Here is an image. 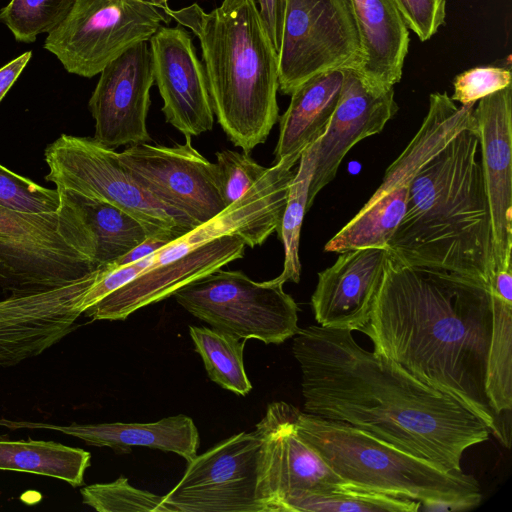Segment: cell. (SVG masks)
Listing matches in <instances>:
<instances>
[{
	"mask_svg": "<svg viewBox=\"0 0 512 512\" xmlns=\"http://www.w3.org/2000/svg\"><path fill=\"white\" fill-rule=\"evenodd\" d=\"M292 352L306 413L345 422L453 471L462 470L465 450L489 439L490 429L461 403L365 350L349 329L300 328Z\"/></svg>",
	"mask_w": 512,
	"mask_h": 512,
	"instance_id": "cell-1",
	"label": "cell"
},
{
	"mask_svg": "<svg viewBox=\"0 0 512 512\" xmlns=\"http://www.w3.org/2000/svg\"><path fill=\"white\" fill-rule=\"evenodd\" d=\"M492 323L487 283L406 265L389 253L361 332L372 341L373 351L461 403L499 437L486 391Z\"/></svg>",
	"mask_w": 512,
	"mask_h": 512,
	"instance_id": "cell-2",
	"label": "cell"
},
{
	"mask_svg": "<svg viewBox=\"0 0 512 512\" xmlns=\"http://www.w3.org/2000/svg\"><path fill=\"white\" fill-rule=\"evenodd\" d=\"M479 155L474 123L419 169L388 241L390 255L406 265L457 272L490 286L492 227Z\"/></svg>",
	"mask_w": 512,
	"mask_h": 512,
	"instance_id": "cell-3",
	"label": "cell"
},
{
	"mask_svg": "<svg viewBox=\"0 0 512 512\" xmlns=\"http://www.w3.org/2000/svg\"><path fill=\"white\" fill-rule=\"evenodd\" d=\"M169 13L198 38L214 115L244 152L266 141L279 118L278 53L254 0L197 3Z\"/></svg>",
	"mask_w": 512,
	"mask_h": 512,
	"instance_id": "cell-4",
	"label": "cell"
},
{
	"mask_svg": "<svg viewBox=\"0 0 512 512\" xmlns=\"http://www.w3.org/2000/svg\"><path fill=\"white\" fill-rule=\"evenodd\" d=\"M296 427L347 485L416 500L423 505L420 510H468L481 502L472 475L412 455L350 424L298 409Z\"/></svg>",
	"mask_w": 512,
	"mask_h": 512,
	"instance_id": "cell-5",
	"label": "cell"
},
{
	"mask_svg": "<svg viewBox=\"0 0 512 512\" xmlns=\"http://www.w3.org/2000/svg\"><path fill=\"white\" fill-rule=\"evenodd\" d=\"M60 192L55 211L0 206V282L7 292L54 289L102 268L96 264L94 237L82 209L70 192Z\"/></svg>",
	"mask_w": 512,
	"mask_h": 512,
	"instance_id": "cell-6",
	"label": "cell"
},
{
	"mask_svg": "<svg viewBox=\"0 0 512 512\" xmlns=\"http://www.w3.org/2000/svg\"><path fill=\"white\" fill-rule=\"evenodd\" d=\"M474 123V105L458 106L446 92L432 93L419 130L387 168L381 185L370 199L325 244V251L343 253L366 247L387 248L404 215L410 184L419 169Z\"/></svg>",
	"mask_w": 512,
	"mask_h": 512,
	"instance_id": "cell-7",
	"label": "cell"
},
{
	"mask_svg": "<svg viewBox=\"0 0 512 512\" xmlns=\"http://www.w3.org/2000/svg\"><path fill=\"white\" fill-rule=\"evenodd\" d=\"M45 179L57 189L112 204L138 219L151 235L179 237L195 226L142 187L118 152L94 137L60 135L44 151Z\"/></svg>",
	"mask_w": 512,
	"mask_h": 512,
	"instance_id": "cell-8",
	"label": "cell"
},
{
	"mask_svg": "<svg viewBox=\"0 0 512 512\" xmlns=\"http://www.w3.org/2000/svg\"><path fill=\"white\" fill-rule=\"evenodd\" d=\"M276 278L256 282L242 271L221 268L174 292L176 301L212 328L238 339L281 344L298 326V305Z\"/></svg>",
	"mask_w": 512,
	"mask_h": 512,
	"instance_id": "cell-9",
	"label": "cell"
},
{
	"mask_svg": "<svg viewBox=\"0 0 512 512\" xmlns=\"http://www.w3.org/2000/svg\"><path fill=\"white\" fill-rule=\"evenodd\" d=\"M169 0H75L44 42L67 72L91 78L172 20Z\"/></svg>",
	"mask_w": 512,
	"mask_h": 512,
	"instance_id": "cell-10",
	"label": "cell"
},
{
	"mask_svg": "<svg viewBox=\"0 0 512 512\" xmlns=\"http://www.w3.org/2000/svg\"><path fill=\"white\" fill-rule=\"evenodd\" d=\"M360 38L350 0H286L278 82L290 95L309 78L331 70H357Z\"/></svg>",
	"mask_w": 512,
	"mask_h": 512,
	"instance_id": "cell-11",
	"label": "cell"
},
{
	"mask_svg": "<svg viewBox=\"0 0 512 512\" xmlns=\"http://www.w3.org/2000/svg\"><path fill=\"white\" fill-rule=\"evenodd\" d=\"M260 455L255 431L234 434L188 462L163 501L171 512H266L258 491Z\"/></svg>",
	"mask_w": 512,
	"mask_h": 512,
	"instance_id": "cell-12",
	"label": "cell"
},
{
	"mask_svg": "<svg viewBox=\"0 0 512 512\" xmlns=\"http://www.w3.org/2000/svg\"><path fill=\"white\" fill-rule=\"evenodd\" d=\"M173 146L140 143L118 153L136 181L167 207L196 227L226 207L219 191L215 164L192 146L191 137Z\"/></svg>",
	"mask_w": 512,
	"mask_h": 512,
	"instance_id": "cell-13",
	"label": "cell"
},
{
	"mask_svg": "<svg viewBox=\"0 0 512 512\" xmlns=\"http://www.w3.org/2000/svg\"><path fill=\"white\" fill-rule=\"evenodd\" d=\"M297 411L289 403L272 402L255 426L261 441L258 491L266 512H276L279 501L291 493L345 484L299 435Z\"/></svg>",
	"mask_w": 512,
	"mask_h": 512,
	"instance_id": "cell-14",
	"label": "cell"
},
{
	"mask_svg": "<svg viewBox=\"0 0 512 512\" xmlns=\"http://www.w3.org/2000/svg\"><path fill=\"white\" fill-rule=\"evenodd\" d=\"M148 42L135 44L106 65L89 99L94 138L106 147L151 140L146 121L154 73Z\"/></svg>",
	"mask_w": 512,
	"mask_h": 512,
	"instance_id": "cell-15",
	"label": "cell"
},
{
	"mask_svg": "<svg viewBox=\"0 0 512 512\" xmlns=\"http://www.w3.org/2000/svg\"><path fill=\"white\" fill-rule=\"evenodd\" d=\"M187 30L161 26L150 38L154 81L163 100L166 122L185 137L208 132L214 111L203 64Z\"/></svg>",
	"mask_w": 512,
	"mask_h": 512,
	"instance_id": "cell-16",
	"label": "cell"
},
{
	"mask_svg": "<svg viewBox=\"0 0 512 512\" xmlns=\"http://www.w3.org/2000/svg\"><path fill=\"white\" fill-rule=\"evenodd\" d=\"M474 118L487 195L495 271L512 268V87L479 100Z\"/></svg>",
	"mask_w": 512,
	"mask_h": 512,
	"instance_id": "cell-17",
	"label": "cell"
},
{
	"mask_svg": "<svg viewBox=\"0 0 512 512\" xmlns=\"http://www.w3.org/2000/svg\"><path fill=\"white\" fill-rule=\"evenodd\" d=\"M397 110L394 88H373L356 70H344L338 104L317 146L307 209L318 192L334 179L348 151L366 137L380 133Z\"/></svg>",
	"mask_w": 512,
	"mask_h": 512,
	"instance_id": "cell-18",
	"label": "cell"
},
{
	"mask_svg": "<svg viewBox=\"0 0 512 512\" xmlns=\"http://www.w3.org/2000/svg\"><path fill=\"white\" fill-rule=\"evenodd\" d=\"M245 241L225 235L167 264L150 268L108 294L83 314L92 320H125L136 310L159 302L188 283L244 256Z\"/></svg>",
	"mask_w": 512,
	"mask_h": 512,
	"instance_id": "cell-19",
	"label": "cell"
},
{
	"mask_svg": "<svg viewBox=\"0 0 512 512\" xmlns=\"http://www.w3.org/2000/svg\"><path fill=\"white\" fill-rule=\"evenodd\" d=\"M388 255L386 248L351 249L318 273L311 297L318 325L361 331L369 321Z\"/></svg>",
	"mask_w": 512,
	"mask_h": 512,
	"instance_id": "cell-20",
	"label": "cell"
},
{
	"mask_svg": "<svg viewBox=\"0 0 512 512\" xmlns=\"http://www.w3.org/2000/svg\"><path fill=\"white\" fill-rule=\"evenodd\" d=\"M0 427L9 430H50L76 437L87 445L128 452L133 447L173 452L192 461L200 445L198 429L192 418L179 414L149 423H101L59 425L0 418Z\"/></svg>",
	"mask_w": 512,
	"mask_h": 512,
	"instance_id": "cell-21",
	"label": "cell"
},
{
	"mask_svg": "<svg viewBox=\"0 0 512 512\" xmlns=\"http://www.w3.org/2000/svg\"><path fill=\"white\" fill-rule=\"evenodd\" d=\"M350 2L361 45L356 71L373 88H393L401 80L408 53V27L392 0Z\"/></svg>",
	"mask_w": 512,
	"mask_h": 512,
	"instance_id": "cell-22",
	"label": "cell"
},
{
	"mask_svg": "<svg viewBox=\"0 0 512 512\" xmlns=\"http://www.w3.org/2000/svg\"><path fill=\"white\" fill-rule=\"evenodd\" d=\"M344 70L317 74L300 84L291 94L287 110L279 120L275 147L276 162L302 152L325 133L338 104Z\"/></svg>",
	"mask_w": 512,
	"mask_h": 512,
	"instance_id": "cell-23",
	"label": "cell"
},
{
	"mask_svg": "<svg viewBox=\"0 0 512 512\" xmlns=\"http://www.w3.org/2000/svg\"><path fill=\"white\" fill-rule=\"evenodd\" d=\"M486 391L496 418L512 408V268L494 272Z\"/></svg>",
	"mask_w": 512,
	"mask_h": 512,
	"instance_id": "cell-24",
	"label": "cell"
},
{
	"mask_svg": "<svg viewBox=\"0 0 512 512\" xmlns=\"http://www.w3.org/2000/svg\"><path fill=\"white\" fill-rule=\"evenodd\" d=\"M91 454L54 441L0 439V470L48 476L82 486Z\"/></svg>",
	"mask_w": 512,
	"mask_h": 512,
	"instance_id": "cell-25",
	"label": "cell"
},
{
	"mask_svg": "<svg viewBox=\"0 0 512 512\" xmlns=\"http://www.w3.org/2000/svg\"><path fill=\"white\" fill-rule=\"evenodd\" d=\"M71 194L93 234L98 267L112 264L151 235L138 219L124 210L107 202Z\"/></svg>",
	"mask_w": 512,
	"mask_h": 512,
	"instance_id": "cell-26",
	"label": "cell"
},
{
	"mask_svg": "<svg viewBox=\"0 0 512 512\" xmlns=\"http://www.w3.org/2000/svg\"><path fill=\"white\" fill-rule=\"evenodd\" d=\"M421 503L347 484L325 491H298L281 499L276 512H416Z\"/></svg>",
	"mask_w": 512,
	"mask_h": 512,
	"instance_id": "cell-27",
	"label": "cell"
},
{
	"mask_svg": "<svg viewBox=\"0 0 512 512\" xmlns=\"http://www.w3.org/2000/svg\"><path fill=\"white\" fill-rule=\"evenodd\" d=\"M189 334L214 383L240 396L252 390L244 367V342L231 334L203 326L190 325Z\"/></svg>",
	"mask_w": 512,
	"mask_h": 512,
	"instance_id": "cell-28",
	"label": "cell"
},
{
	"mask_svg": "<svg viewBox=\"0 0 512 512\" xmlns=\"http://www.w3.org/2000/svg\"><path fill=\"white\" fill-rule=\"evenodd\" d=\"M319 139L309 145L300 156L298 169L289 184L285 208L276 230L284 248L283 270L276 279L283 284L287 281L298 283L300 280V232L304 215L308 210V192L314 173Z\"/></svg>",
	"mask_w": 512,
	"mask_h": 512,
	"instance_id": "cell-29",
	"label": "cell"
},
{
	"mask_svg": "<svg viewBox=\"0 0 512 512\" xmlns=\"http://www.w3.org/2000/svg\"><path fill=\"white\" fill-rule=\"evenodd\" d=\"M75 0H10L0 11V21L19 42L32 43L52 32L70 12Z\"/></svg>",
	"mask_w": 512,
	"mask_h": 512,
	"instance_id": "cell-30",
	"label": "cell"
},
{
	"mask_svg": "<svg viewBox=\"0 0 512 512\" xmlns=\"http://www.w3.org/2000/svg\"><path fill=\"white\" fill-rule=\"evenodd\" d=\"M80 493L82 502L98 512H171L163 496L132 486L124 476L85 486Z\"/></svg>",
	"mask_w": 512,
	"mask_h": 512,
	"instance_id": "cell-31",
	"label": "cell"
},
{
	"mask_svg": "<svg viewBox=\"0 0 512 512\" xmlns=\"http://www.w3.org/2000/svg\"><path fill=\"white\" fill-rule=\"evenodd\" d=\"M57 188L38 185L0 165V206L22 212H50L60 207Z\"/></svg>",
	"mask_w": 512,
	"mask_h": 512,
	"instance_id": "cell-32",
	"label": "cell"
},
{
	"mask_svg": "<svg viewBox=\"0 0 512 512\" xmlns=\"http://www.w3.org/2000/svg\"><path fill=\"white\" fill-rule=\"evenodd\" d=\"M219 191L226 206L240 199L263 175L266 167L258 164L248 152L222 150L216 153Z\"/></svg>",
	"mask_w": 512,
	"mask_h": 512,
	"instance_id": "cell-33",
	"label": "cell"
},
{
	"mask_svg": "<svg viewBox=\"0 0 512 512\" xmlns=\"http://www.w3.org/2000/svg\"><path fill=\"white\" fill-rule=\"evenodd\" d=\"M511 71L498 66H480L458 74L451 99L461 105H475L482 98L511 86Z\"/></svg>",
	"mask_w": 512,
	"mask_h": 512,
	"instance_id": "cell-34",
	"label": "cell"
},
{
	"mask_svg": "<svg viewBox=\"0 0 512 512\" xmlns=\"http://www.w3.org/2000/svg\"><path fill=\"white\" fill-rule=\"evenodd\" d=\"M408 29L420 41L429 40L444 23L446 0H392Z\"/></svg>",
	"mask_w": 512,
	"mask_h": 512,
	"instance_id": "cell-35",
	"label": "cell"
},
{
	"mask_svg": "<svg viewBox=\"0 0 512 512\" xmlns=\"http://www.w3.org/2000/svg\"><path fill=\"white\" fill-rule=\"evenodd\" d=\"M153 254L124 266L115 268L109 266L103 267L97 281L84 298L82 305L83 312L145 271L151 264Z\"/></svg>",
	"mask_w": 512,
	"mask_h": 512,
	"instance_id": "cell-36",
	"label": "cell"
},
{
	"mask_svg": "<svg viewBox=\"0 0 512 512\" xmlns=\"http://www.w3.org/2000/svg\"><path fill=\"white\" fill-rule=\"evenodd\" d=\"M254 2L271 42L276 52L279 53L286 0H254Z\"/></svg>",
	"mask_w": 512,
	"mask_h": 512,
	"instance_id": "cell-37",
	"label": "cell"
},
{
	"mask_svg": "<svg viewBox=\"0 0 512 512\" xmlns=\"http://www.w3.org/2000/svg\"><path fill=\"white\" fill-rule=\"evenodd\" d=\"M177 237L170 235H150L144 239L141 243L132 248L125 255L114 261L109 267L115 268L124 266L127 264L134 263L140 259H143L166 246L169 242L176 239Z\"/></svg>",
	"mask_w": 512,
	"mask_h": 512,
	"instance_id": "cell-38",
	"label": "cell"
},
{
	"mask_svg": "<svg viewBox=\"0 0 512 512\" xmlns=\"http://www.w3.org/2000/svg\"><path fill=\"white\" fill-rule=\"evenodd\" d=\"M31 57V51L24 52L0 68V101L15 83Z\"/></svg>",
	"mask_w": 512,
	"mask_h": 512,
	"instance_id": "cell-39",
	"label": "cell"
},
{
	"mask_svg": "<svg viewBox=\"0 0 512 512\" xmlns=\"http://www.w3.org/2000/svg\"><path fill=\"white\" fill-rule=\"evenodd\" d=\"M0 290H1V291H4V292H6V293H9V292H7V291L5 290V288L3 287V285H2V283H1V282H0ZM9 294H11V293H9Z\"/></svg>",
	"mask_w": 512,
	"mask_h": 512,
	"instance_id": "cell-40",
	"label": "cell"
}]
</instances>
